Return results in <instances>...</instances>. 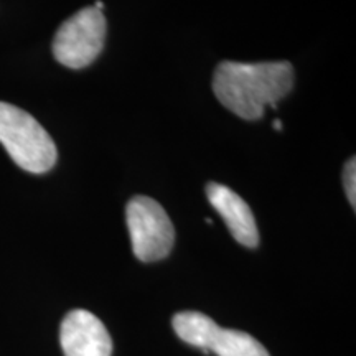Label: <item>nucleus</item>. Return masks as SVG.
Instances as JSON below:
<instances>
[{"label":"nucleus","instance_id":"obj_8","mask_svg":"<svg viewBox=\"0 0 356 356\" xmlns=\"http://www.w3.org/2000/svg\"><path fill=\"white\" fill-rule=\"evenodd\" d=\"M208 351L218 356H270L254 337L239 330L218 328L213 335Z\"/></svg>","mask_w":356,"mask_h":356},{"label":"nucleus","instance_id":"obj_7","mask_svg":"<svg viewBox=\"0 0 356 356\" xmlns=\"http://www.w3.org/2000/svg\"><path fill=\"white\" fill-rule=\"evenodd\" d=\"M172 325L181 340L204 351H208L213 335L220 328L215 320L200 312H180L173 317Z\"/></svg>","mask_w":356,"mask_h":356},{"label":"nucleus","instance_id":"obj_11","mask_svg":"<svg viewBox=\"0 0 356 356\" xmlns=\"http://www.w3.org/2000/svg\"><path fill=\"white\" fill-rule=\"evenodd\" d=\"M274 127L275 131H282V124H280V121H274Z\"/></svg>","mask_w":356,"mask_h":356},{"label":"nucleus","instance_id":"obj_10","mask_svg":"<svg viewBox=\"0 0 356 356\" xmlns=\"http://www.w3.org/2000/svg\"><path fill=\"white\" fill-rule=\"evenodd\" d=\"M95 7L97 8V10H102V8H104V3H102L101 0H97V2L95 3Z\"/></svg>","mask_w":356,"mask_h":356},{"label":"nucleus","instance_id":"obj_1","mask_svg":"<svg viewBox=\"0 0 356 356\" xmlns=\"http://www.w3.org/2000/svg\"><path fill=\"white\" fill-rule=\"evenodd\" d=\"M292 86L293 68L289 61H222L213 76V91L218 101L246 121L261 119L266 106L275 108Z\"/></svg>","mask_w":356,"mask_h":356},{"label":"nucleus","instance_id":"obj_6","mask_svg":"<svg viewBox=\"0 0 356 356\" xmlns=\"http://www.w3.org/2000/svg\"><path fill=\"white\" fill-rule=\"evenodd\" d=\"M207 197L213 208L220 213L236 241L246 248H256L259 244V231H257L254 215L236 191L211 181L207 186Z\"/></svg>","mask_w":356,"mask_h":356},{"label":"nucleus","instance_id":"obj_9","mask_svg":"<svg viewBox=\"0 0 356 356\" xmlns=\"http://www.w3.org/2000/svg\"><path fill=\"white\" fill-rule=\"evenodd\" d=\"M343 186L346 191V198H348L351 207L355 208V204H356V162H355V157L350 159L345 165Z\"/></svg>","mask_w":356,"mask_h":356},{"label":"nucleus","instance_id":"obj_3","mask_svg":"<svg viewBox=\"0 0 356 356\" xmlns=\"http://www.w3.org/2000/svg\"><path fill=\"white\" fill-rule=\"evenodd\" d=\"M106 40V17L102 10L84 7L63 22L53 38V55L66 68H86L101 55Z\"/></svg>","mask_w":356,"mask_h":356},{"label":"nucleus","instance_id":"obj_4","mask_svg":"<svg viewBox=\"0 0 356 356\" xmlns=\"http://www.w3.org/2000/svg\"><path fill=\"white\" fill-rule=\"evenodd\" d=\"M127 228L137 259L155 262L170 254L175 229L160 203L149 197H136L127 204Z\"/></svg>","mask_w":356,"mask_h":356},{"label":"nucleus","instance_id":"obj_5","mask_svg":"<svg viewBox=\"0 0 356 356\" xmlns=\"http://www.w3.org/2000/svg\"><path fill=\"white\" fill-rule=\"evenodd\" d=\"M65 356H111L113 340L108 328L88 310H71L60 328Z\"/></svg>","mask_w":356,"mask_h":356},{"label":"nucleus","instance_id":"obj_2","mask_svg":"<svg viewBox=\"0 0 356 356\" xmlns=\"http://www.w3.org/2000/svg\"><path fill=\"white\" fill-rule=\"evenodd\" d=\"M0 144L13 162L30 173H44L56 163V145L37 119L8 102H0Z\"/></svg>","mask_w":356,"mask_h":356}]
</instances>
